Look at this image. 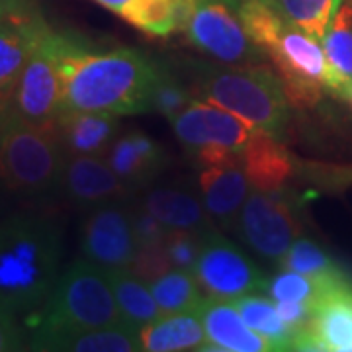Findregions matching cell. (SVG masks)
Masks as SVG:
<instances>
[{
  "instance_id": "7c38bea8",
  "label": "cell",
  "mask_w": 352,
  "mask_h": 352,
  "mask_svg": "<svg viewBox=\"0 0 352 352\" xmlns=\"http://www.w3.org/2000/svg\"><path fill=\"white\" fill-rule=\"evenodd\" d=\"M168 122L178 141L190 153L206 145H223L243 151L252 135L261 131L237 113L200 98Z\"/></svg>"
},
{
  "instance_id": "7a4b0ae2",
  "label": "cell",
  "mask_w": 352,
  "mask_h": 352,
  "mask_svg": "<svg viewBox=\"0 0 352 352\" xmlns=\"http://www.w3.org/2000/svg\"><path fill=\"white\" fill-rule=\"evenodd\" d=\"M63 223L45 210L0 219V305L14 315L43 305L59 280Z\"/></svg>"
},
{
  "instance_id": "f546056e",
  "label": "cell",
  "mask_w": 352,
  "mask_h": 352,
  "mask_svg": "<svg viewBox=\"0 0 352 352\" xmlns=\"http://www.w3.org/2000/svg\"><path fill=\"white\" fill-rule=\"evenodd\" d=\"M235 12L239 16L243 28L247 30V34L264 51L276 43L286 25V18L282 16V12H278L276 8H272L263 0H241Z\"/></svg>"
},
{
  "instance_id": "52a82bcc",
  "label": "cell",
  "mask_w": 352,
  "mask_h": 352,
  "mask_svg": "<svg viewBox=\"0 0 352 352\" xmlns=\"http://www.w3.org/2000/svg\"><path fill=\"white\" fill-rule=\"evenodd\" d=\"M73 34L50 30L39 41L12 94L8 112L36 126H53L63 104V57Z\"/></svg>"
},
{
  "instance_id": "d4e9b609",
  "label": "cell",
  "mask_w": 352,
  "mask_h": 352,
  "mask_svg": "<svg viewBox=\"0 0 352 352\" xmlns=\"http://www.w3.org/2000/svg\"><path fill=\"white\" fill-rule=\"evenodd\" d=\"M231 303L237 307L245 323L272 344V351H292L294 335L280 317L276 302L270 296L264 298L258 296V292H254L241 296Z\"/></svg>"
},
{
  "instance_id": "83f0119b",
  "label": "cell",
  "mask_w": 352,
  "mask_h": 352,
  "mask_svg": "<svg viewBox=\"0 0 352 352\" xmlns=\"http://www.w3.org/2000/svg\"><path fill=\"white\" fill-rule=\"evenodd\" d=\"M278 264L284 270L300 272L303 276L315 278V280L329 282V284H335V282L349 278L317 243L303 239V237L292 243L288 252Z\"/></svg>"
},
{
  "instance_id": "836d02e7",
  "label": "cell",
  "mask_w": 352,
  "mask_h": 352,
  "mask_svg": "<svg viewBox=\"0 0 352 352\" xmlns=\"http://www.w3.org/2000/svg\"><path fill=\"white\" fill-rule=\"evenodd\" d=\"M133 227H135V237H138L139 247H155L163 245L170 229L161 223L155 215L145 210L141 204L133 210Z\"/></svg>"
},
{
  "instance_id": "484cf974",
  "label": "cell",
  "mask_w": 352,
  "mask_h": 352,
  "mask_svg": "<svg viewBox=\"0 0 352 352\" xmlns=\"http://www.w3.org/2000/svg\"><path fill=\"white\" fill-rule=\"evenodd\" d=\"M155 302L161 314H178V311H196L204 302L200 284L194 272L170 268L161 276L149 282Z\"/></svg>"
},
{
  "instance_id": "b9f144b4",
  "label": "cell",
  "mask_w": 352,
  "mask_h": 352,
  "mask_svg": "<svg viewBox=\"0 0 352 352\" xmlns=\"http://www.w3.org/2000/svg\"><path fill=\"white\" fill-rule=\"evenodd\" d=\"M346 100L351 102V106H352V87H351V90H349V96H346Z\"/></svg>"
},
{
  "instance_id": "d6a6232c",
  "label": "cell",
  "mask_w": 352,
  "mask_h": 352,
  "mask_svg": "<svg viewBox=\"0 0 352 352\" xmlns=\"http://www.w3.org/2000/svg\"><path fill=\"white\" fill-rule=\"evenodd\" d=\"M173 266L168 263V256L164 251L163 245H155V247H139L138 256L131 264V272L143 278L145 282H151L157 276H161L164 272H168Z\"/></svg>"
},
{
  "instance_id": "603a6c76",
  "label": "cell",
  "mask_w": 352,
  "mask_h": 352,
  "mask_svg": "<svg viewBox=\"0 0 352 352\" xmlns=\"http://www.w3.org/2000/svg\"><path fill=\"white\" fill-rule=\"evenodd\" d=\"M311 333L321 342L323 352H352V282L327 292L315 303Z\"/></svg>"
},
{
  "instance_id": "5b68a950",
  "label": "cell",
  "mask_w": 352,
  "mask_h": 352,
  "mask_svg": "<svg viewBox=\"0 0 352 352\" xmlns=\"http://www.w3.org/2000/svg\"><path fill=\"white\" fill-rule=\"evenodd\" d=\"M112 325H124V319L108 272L82 256L59 276L32 329H100Z\"/></svg>"
},
{
  "instance_id": "9a60e30c",
  "label": "cell",
  "mask_w": 352,
  "mask_h": 352,
  "mask_svg": "<svg viewBox=\"0 0 352 352\" xmlns=\"http://www.w3.org/2000/svg\"><path fill=\"white\" fill-rule=\"evenodd\" d=\"M32 351L51 352H138V331L129 325L100 329H32Z\"/></svg>"
},
{
  "instance_id": "cb8c5ba5",
  "label": "cell",
  "mask_w": 352,
  "mask_h": 352,
  "mask_svg": "<svg viewBox=\"0 0 352 352\" xmlns=\"http://www.w3.org/2000/svg\"><path fill=\"white\" fill-rule=\"evenodd\" d=\"M108 278H110L122 319L129 327L139 331L161 315V309L155 302L149 282L133 274L129 268L108 272Z\"/></svg>"
},
{
  "instance_id": "8992f818",
  "label": "cell",
  "mask_w": 352,
  "mask_h": 352,
  "mask_svg": "<svg viewBox=\"0 0 352 352\" xmlns=\"http://www.w3.org/2000/svg\"><path fill=\"white\" fill-rule=\"evenodd\" d=\"M294 108H311L323 90L344 98V87L329 63L323 43L286 22L282 36L266 50Z\"/></svg>"
},
{
  "instance_id": "44dd1931",
  "label": "cell",
  "mask_w": 352,
  "mask_h": 352,
  "mask_svg": "<svg viewBox=\"0 0 352 352\" xmlns=\"http://www.w3.org/2000/svg\"><path fill=\"white\" fill-rule=\"evenodd\" d=\"M141 206L149 210L168 229H184L210 233L214 231L212 217L200 198V192L180 186H163L149 190Z\"/></svg>"
},
{
  "instance_id": "8d00e7d4",
  "label": "cell",
  "mask_w": 352,
  "mask_h": 352,
  "mask_svg": "<svg viewBox=\"0 0 352 352\" xmlns=\"http://www.w3.org/2000/svg\"><path fill=\"white\" fill-rule=\"evenodd\" d=\"M96 2L102 4L104 8L112 10L113 14H118L120 18H124L126 22L139 4V0H96Z\"/></svg>"
},
{
  "instance_id": "e575fe53",
  "label": "cell",
  "mask_w": 352,
  "mask_h": 352,
  "mask_svg": "<svg viewBox=\"0 0 352 352\" xmlns=\"http://www.w3.org/2000/svg\"><path fill=\"white\" fill-rule=\"evenodd\" d=\"M24 333L16 323V315L0 305V352L22 351Z\"/></svg>"
},
{
  "instance_id": "7402d4cb",
  "label": "cell",
  "mask_w": 352,
  "mask_h": 352,
  "mask_svg": "<svg viewBox=\"0 0 352 352\" xmlns=\"http://www.w3.org/2000/svg\"><path fill=\"white\" fill-rule=\"evenodd\" d=\"M55 127L67 155L104 157L116 139L120 122L112 113L63 112Z\"/></svg>"
},
{
  "instance_id": "2e32d148",
  "label": "cell",
  "mask_w": 352,
  "mask_h": 352,
  "mask_svg": "<svg viewBox=\"0 0 352 352\" xmlns=\"http://www.w3.org/2000/svg\"><path fill=\"white\" fill-rule=\"evenodd\" d=\"M198 192L210 217L223 229H235L251 194V182L241 163L204 166L198 176Z\"/></svg>"
},
{
  "instance_id": "d6986e66",
  "label": "cell",
  "mask_w": 352,
  "mask_h": 352,
  "mask_svg": "<svg viewBox=\"0 0 352 352\" xmlns=\"http://www.w3.org/2000/svg\"><path fill=\"white\" fill-rule=\"evenodd\" d=\"M241 164L251 186L261 192H280L300 163L284 147L282 139L256 131L241 153Z\"/></svg>"
},
{
  "instance_id": "8fae6325",
  "label": "cell",
  "mask_w": 352,
  "mask_h": 352,
  "mask_svg": "<svg viewBox=\"0 0 352 352\" xmlns=\"http://www.w3.org/2000/svg\"><path fill=\"white\" fill-rule=\"evenodd\" d=\"M82 256L106 272L127 270L139 251L133 210L122 201H110L88 210L80 229Z\"/></svg>"
},
{
  "instance_id": "ba28073f",
  "label": "cell",
  "mask_w": 352,
  "mask_h": 352,
  "mask_svg": "<svg viewBox=\"0 0 352 352\" xmlns=\"http://www.w3.org/2000/svg\"><path fill=\"white\" fill-rule=\"evenodd\" d=\"M226 0H190L182 32L196 50L227 65L263 63L266 51L247 34Z\"/></svg>"
},
{
  "instance_id": "9c48e42d",
  "label": "cell",
  "mask_w": 352,
  "mask_h": 352,
  "mask_svg": "<svg viewBox=\"0 0 352 352\" xmlns=\"http://www.w3.org/2000/svg\"><path fill=\"white\" fill-rule=\"evenodd\" d=\"M194 276L206 298L226 302H233L254 292H264L268 280L247 252L215 231H210L204 237Z\"/></svg>"
},
{
  "instance_id": "e0dca14e",
  "label": "cell",
  "mask_w": 352,
  "mask_h": 352,
  "mask_svg": "<svg viewBox=\"0 0 352 352\" xmlns=\"http://www.w3.org/2000/svg\"><path fill=\"white\" fill-rule=\"evenodd\" d=\"M104 159L129 190L149 186L166 164L163 147L141 131H129L113 139Z\"/></svg>"
},
{
  "instance_id": "f35d334b",
  "label": "cell",
  "mask_w": 352,
  "mask_h": 352,
  "mask_svg": "<svg viewBox=\"0 0 352 352\" xmlns=\"http://www.w3.org/2000/svg\"><path fill=\"white\" fill-rule=\"evenodd\" d=\"M263 2H266V4H270L272 8H276L278 12H280V4H278V0H263Z\"/></svg>"
},
{
  "instance_id": "ac0fdd59",
  "label": "cell",
  "mask_w": 352,
  "mask_h": 352,
  "mask_svg": "<svg viewBox=\"0 0 352 352\" xmlns=\"http://www.w3.org/2000/svg\"><path fill=\"white\" fill-rule=\"evenodd\" d=\"M206 335L210 339L208 351L221 352H266L272 351V344L252 331L241 317L237 307L226 300L204 298L198 305Z\"/></svg>"
},
{
  "instance_id": "ab89813d",
  "label": "cell",
  "mask_w": 352,
  "mask_h": 352,
  "mask_svg": "<svg viewBox=\"0 0 352 352\" xmlns=\"http://www.w3.org/2000/svg\"><path fill=\"white\" fill-rule=\"evenodd\" d=\"M227 4H229V6H233V8H237V6H239V2L241 0H226Z\"/></svg>"
},
{
  "instance_id": "60d3db41",
  "label": "cell",
  "mask_w": 352,
  "mask_h": 352,
  "mask_svg": "<svg viewBox=\"0 0 352 352\" xmlns=\"http://www.w3.org/2000/svg\"><path fill=\"white\" fill-rule=\"evenodd\" d=\"M6 112H8V110L0 112V127H2V124H4V118H6Z\"/></svg>"
},
{
  "instance_id": "30bf717a",
  "label": "cell",
  "mask_w": 352,
  "mask_h": 352,
  "mask_svg": "<svg viewBox=\"0 0 352 352\" xmlns=\"http://www.w3.org/2000/svg\"><path fill=\"white\" fill-rule=\"evenodd\" d=\"M235 231L252 251L280 263L292 243L298 239L300 223L282 190L261 192L252 188L241 210Z\"/></svg>"
},
{
  "instance_id": "ffe728a7",
  "label": "cell",
  "mask_w": 352,
  "mask_h": 352,
  "mask_svg": "<svg viewBox=\"0 0 352 352\" xmlns=\"http://www.w3.org/2000/svg\"><path fill=\"white\" fill-rule=\"evenodd\" d=\"M141 351L178 352L208 351L210 339L198 311L161 314L138 331Z\"/></svg>"
},
{
  "instance_id": "74e56055",
  "label": "cell",
  "mask_w": 352,
  "mask_h": 352,
  "mask_svg": "<svg viewBox=\"0 0 352 352\" xmlns=\"http://www.w3.org/2000/svg\"><path fill=\"white\" fill-rule=\"evenodd\" d=\"M8 190L4 188V184L0 182V219L4 217V212H6V204H8Z\"/></svg>"
},
{
  "instance_id": "6da1fadb",
  "label": "cell",
  "mask_w": 352,
  "mask_h": 352,
  "mask_svg": "<svg viewBox=\"0 0 352 352\" xmlns=\"http://www.w3.org/2000/svg\"><path fill=\"white\" fill-rule=\"evenodd\" d=\"M161 65L133 47L94 51L78 36L63 57V112L131 116L153 110ZM59 113V116H61Z\"/></svg>"
},
{
  "instance_id": "7bdbcfd3",
  "label": "cell",
  "mask_w": 352,
  "mask_h": 352,
  "mask_svg": "<svg viewBox=\"0 0 352 352\" xmlns=\"http://www.w3.org/2000/svg\"><path fill=\"white\" fill-rule=\"evenodd\" d=\"M0 112H4V110H0Z\"/></svg>"
},
{
  "instance_id": "d590c367",
  "label": "cell",
  "mask_w": 352,
  "mask_h": 352,
  "mask_svg": "<svg viewBox=\"0 0 352 352\" xmlns=\"http://www.w3.org/2000/svg\"><path fill=\"white\" fill-rule=\"evenodd\" d=\"M32 10H36L32 0H0V22L16 14L32 12Z\"/></svg>"
},
{
  "instance_id": "4dcf8cb0",
  "label": "cell",
  "mask_w": 352,
  "mask_h": 352,
  "mask_svg": "<svg viewBox=\"0 0 352 352\" xmlns=\"http://www.w3.org/2000/svg\"><path fill=\"white\" fill-rule=\"evenodd\" d=\"M194 100H196L194 90L184 87L173 73H168L161 65L159 78L153 88V110L164 116L166 120H173Z\"/></svg>"
},
{
  "instance_id": "4fadbf2b",
  "label": "cell",
  "mask_w": 352,
  "mask_h": 352,
  "mask_svg": "<svg viewBox=\"0 0 352 352\" xmlns=\"http://www.w3.org/2000/svg\"><path fill=\"white\" fill-rule=\"evenodd\" d=\"M50 30L38 10L16 14L0 22V110H8L25 63Z\"/></svg>"
},
{
  "instance_id": "4316f807",
  "label": "cell",
  "mask_w": 352,
  "mask_h": 352,
  "mask_svg": "<svg viewBox=\"0 0 352 352\" xmlns=\"http://www.w3.org/2000/svg\"><path fill=\"white\" fill-rule=\"evenodd\" d=\"M321 43L329 63L344 87L346 98L352 87V0L340 4Z\"/></svg>"
},
{
  "instance_id": "3957f363",
  "label": "cell",
  "mask_w": 352,
  "mask_h": 352,
  "mask_svg": "<svg viewBox=\"0 0 352 352\" xmlns=\"http://www.w3.org/2000/svg\"><path fill=\"white\" fill-rule=\"evenodd\" d=\"M196 98L237 113L251 126L282 139L289 124V100L280 75L263 63L227 65L184 61Z\"/></svg>"
},
{
  "instance_id": "277c9868",
  "label": "cell",
  "mask_w": 352,
  "mask_h": 352,
  "mask_svg": "<svg viewBox=\"0 0 352 352\" xmlns=\"http://www.w3.org/2000/svg\"><path fill=\"white\" fill-rule=\"evenodd\" d=\"M65 159L55 124L36 126L6 112L0 127V182L10 194L45 196L59 188Z\"/></svg>"
},
{
  "instance_id": "f1b7e54d",
  "label": "cell",
  "mask_w": 352,
  "mask_h": 352,
  "mask_svg": "<svg viewBox=\"0 0 352 352\" xmlns=\"http://www.w3.org/2000/svg\"><path fill=\"white\" fill-rule=\"evenodd\" d=\"M286 22L323 41L342 0H278Z\"/></svg>"
},
{
  "instance_id": "1f68e13d",
  "label": "cell",
  "mask_w": 352,
  "mask_h": 352,
  "mask_svg": "<svg viewBox=\"0 0 352 352\" xmlns=\"http://www.w3.org/2000/svg\"><path fill=\"white\" fill-rule=\"evenodd\" d=\"M208 233L198 231H184V229H170L164 239V251L173 268L194 272L198 256L201 251V243Z\"/></svg>"
},
{
  "instance_id": "5bb4252c",
  "label": "cell",
  "mask_w": 352,
  "mask_h": 352,
  "mask_svg": "<svg viewBox=\"0 0 352 352\" xmlns=\"http://www.w3.org/2000/svg\"><path fill=\"white\" fill-rule=\"evenodd\" d=\"M59 188L67 200L87 210L122 201L129 192L108 161L94 155H67Z\"/></svg>"
}]
</instances>
